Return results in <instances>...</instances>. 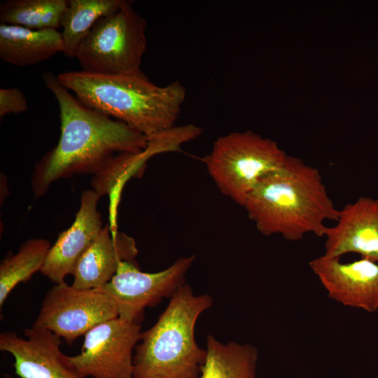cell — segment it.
<instances>
[{"label": "cell", "mask_w": 378, "mask_h": 378, "mask_svg": "<svg viewBox=\"0 0 378 378\" xmlns=\"http://www.w3.org/2000/svg\"><path fill=\"white\" fill-rule=\"evenodd\" d=\"M42 78L58 104L60 136L34 167V195L43 196L59 179L88 174L93 176L92 189L100 197H115L129 178L143 174L150 158L147 137L83 104L52 72H45Z\"/></svg>", "instance_id": "1"}, {"label": "cell", "mask_w": 378, "mask_h": 378, "mask_svg": "<svg viewBox=\"0 0 378 378\" xmlns=\"http://www.w3.org/2000/svg\"><path fill=\"white\" fill-rule=\"evenodd\" d=\"M243 206L261 234L292 241L308 233L324 237L325 222L337 221L340 214L319 170L290 155L280 169L258 182Z\"/></svg>", "instance_id": "2"}, {"label": "cell", "mask_w": 378, "mask_h": 378, "mask_svg": "<svg viewBox=\"0 0 378 378\" xmlns=\"http://www.w3.org/2000/svg\"><path fill=\"white\" fill-rule=\"evenodd\" d=\"M57 77L83 104L125 123L148 140L174 128L186 95L178 81L158 86L141 71L126 74L69 71Z\"/></svg>", "instance_id": "3"}, {"label": "cell", "mask_w": 378, "mask_h": 378, "mask_svg": "<svg viewBox=\"0 0 378 378\" xmlns=\"http://www.w3.org/2000/svg\"><path fill=\"white\" fill-rule=\"evenodd\" d=\"M212 304L209 295H196L189 285H181L157 322L141 332L133 378H200L206 350L197 345L195 326Z\"/></svg>", "instance_id": "4"}, {"label": "cell", "mask_w": 378, "mask_h": 378, "mask_svg": "<svg viewBox=\"0 0 378 378\" xmlns=\"http://www.w3.org/2000/svg\"><path fill=\"white\" fill-rule=\"evenodd\" d=\"M287 157L276 142L248 130L218 138L204 162L220 192L243 206L258 182L280 169Z\"/></svg>", "instance_id": "5"}, {"label": "cell", "mask_w": 378, "mask_h": 378, "mask_svg": "<svg viewBox=\"0 0 378 378\" xmlns=\"http://www.w3.org/2000/svg\"><path fill=\"white\" fill-rule=\"evenodd\" d=\"M132 4L126 0L118 10L94 24L75 55L82 71L102 74L141 71L147 46L146 22Z\"/></svg>", "instance_id": "6"}, {"label": "cell", "mask_w": 378, "mask_h": 378, "mask_svg": "<svg viewBox=\"0 0 378 378\" xmlns=\"http://www.w3.org/2000/svg\"><path fill=\"white\" fill-rule=\"evenodd\" d=\"M117 317V306L108 295L64 281L46 293L32 326L49 330L71 344L94 326Z\"/></svg>", "instance_id": "7"}, {"label": "cell", "mask_w": 378, "mask_h": 378, "mask_svg": "<svg viewBox=\"0 0 378 378\" xmlns=\"http://www.w3.org/2000/svg\"><path fill=\"white\" fill-rule=\"evenodd\" d=\"M141 332L138 323L108 320L85 333L80 354L67 360L83 378H133V352Z\"/></svg>", "instance_id": "8"}, {"label": "cell", "mask_w": 378, "mask_h": 378, "mask_svg": "<svg viewBox=\"0 0 378 378\" xmlns=\"http://www.w3.org/2000/svg\"><path fill=\"white\" fill-rule=\"evenodd\" d=\"M194 260V255L182 257L154 273L141 272L136 262H122L111 280L98 289L115 302L119 318L139 323L146 307L171 298L184 284Z\"/></svg>", "instance_id": "9"}, {"label": "cell", "mask_w": 378, "mask_h": 378, "mask_svg": "<svg viewBox=\"0 0 378 378\" xmlns=\"http://www.w3.org/2000/svg\"><path fill=\"white\" fill-rule=\"evenodd\" d=\"M24 336L6 331L0 334V350L14 358L20 378H83L60 350L61 338L50 330L31 326Z\"/></svg>", "instance_id": "10"}, {"label": "cell", "mask_w": 378, "mask_h": 378, "mask_svg": "<svg viewBox=\"0 0 378 378\" xmlns=\"http://www.w3.org/2000/svg\"><path fill=\"white\" fill-rule=\"evenodd\" d=\"M324 255L309 262V267L330 298L344 306L368 312L378 309V263L361 258L350 262Z\"/></svg>", "instance_id": "11"}, {"label": "cell", "mask_w": 378, "mask_h": 378, "mask_svg": "<svg viewBox=\"0 0 378 378\" xmlns=\"http://www.w3.org/2000/svg\"><path fill=\"white\" fill-rule=\"evenodd\" d=\"M100 196L92 189L81 193L80 206L72 225L60 232L51 246L40 272L55 284L73 275L81 257L103 228L97 204Z\"/></svg>", "instance_id": "12"}, {"label": "cell", "mask_w": 378, "mask_h": 378, "mask_svg": "<svg viewBox=\"0 0 378 378\" xmlns=\"http://www.w3.org/2000/svg\"><path fill=\"white\" fill-rule=\"evenodd\" d=\"M335 222L326 230L324 255L340 258L356 253L378 262V199L360 197L346 204Z\"/></svg>", "instance_id": "13"}, {"label": "cell", "mask_w": 378, "mask_h": 378, "mask_svg": "<svg viewBox=\"0 0 378 378\" xmlns=\"http://www.w3.org/2000/svg\"><path fill=\"white\" fill-rule=\"evenodd\" d=\"M137 255L134 238L107 223L79 260L71 285L78 289L100 288L111 280L122 262H136Z\"/></svg>", "instance_id": "14"}, {"label": "cell", "mask_w": 378, "mask_h": 378, "mask_svg": "<svg viewBox=\"0 0 378 378\" xmlns=\"http://www.w3.org/2000/svg\"><path fill=\"white\" fill-rule=\"evenodd\" d=\"M64 52L61 32L57 29L34 30L1 23L0 58L13 65L27 66Z\"/></svg>", "instance_id": "15"}, {"label": "cell", "mask_w": 378, "mask_h": 378, "mask_svg": "<svg viewBox=\"0 0 378 378\" xmlns=\"http://www.w3.org/2000/svg\"><path fill=\"white\" fill-rule=\"evenodd\" d=\"M200 378H255L258 350L250 344H223L209 335Z\"/></svg>", "instance_id": "16"}, {"label": "cell", "mask_w": 378, "mask_h": 378, "mask_svg": "<svg viewBox=\"0 0 378 378\" xmlns=\"http://www.w3.org/2000/svg\"><path fill=\"white\" fill-rule=\"evenodd\" d=\"M126 0H69L61 27L64 55L75 57L78 46L97 21L118 10Z\"/></svg>", "instance_id": "17"}, {"label": "cell", "mask_w": 378, "mask_h": 378, "mask_svg": "<svg viewBox=\"0 0 378 378\" xmlns=\"http://www.w3.org/2000/svg\"><path fill=\"white\" fill-rule=\"evenodd\" d=\"M50 243L45 239H30L15 253L11 251L0 263V307L20 283L28 281L40 272L46 261Z\"/></svg>", "instance_id": "18"}, {"label": "cell", "mask_w": 378, "mask_h": 378, "mask_svg": "<svg viewBox=\"0 0 378 378\" xmlns=\"http://www.w3.org/2000/svg\"><path fill=\"white\" fill-rule=\"evenodd\" d=\"M67 0H8L0 5L1 23L34 30L57 29Z\"/></svg>", "instance_id": "19"}, {"label": "cell", "mask_w": 378, "mask_h": 378, "mask_svg": "<svg viewBox=\"0 0 378 378\" xmlns=\"http://www.w3.org/2000/svg\"><path fill=\"white\" fill-rule=\"evenodd\" d=\"M28 108L24 93L18 88L0 89V118L9 113L18 114Z\"/></svg>", "instance_id": "20"}]
</instances>
